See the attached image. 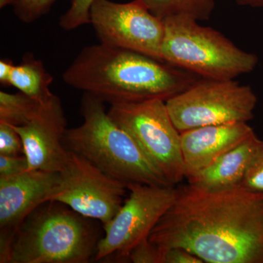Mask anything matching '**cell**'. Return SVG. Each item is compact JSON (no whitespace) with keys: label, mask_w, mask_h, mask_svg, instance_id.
<instances>
[{"label":"cell","mask_w":263,"mask_h":263,"mask_svg":"<svg viewBox=\"0 0 263 263\" xmlns=\"http://www.w3.org/2000/svg\"><path fill=\"white\" fill-rule=\"evenodd\" d=\"M129 197L106 224L97 247L95 261L129 260L133 249L151 232L174 202L177 189L143 183L127 185Z\"/></svg>","instance_id":"cell-8"},{"label":"cell","mask_w":263,"mask_h":263,"mask_svg":"<svg viewBox=\"0 0 263 263\" xmlns=\"http://www.w3.org/2000/svg\"><path fill=\"white\" fill-rule=\"evenodd\" d=\"M257 95L250 86L233 80L199 79L166 101L180 133L214 124L248 122L254 118Z\"/></svg>","instance_id":"cell-7"},{"label":"cell","mask_w":263,"mask_h":263,"mask_svg":"<svg viewBox=\"0 0 263 263\" xmlns=\"http://www.w3.org/2000/svg\"><path fill=\"white\" fill-rule=\"evenodd\" d=\"M240 185L251 191L263 193V139H261Z\"/></svg>","instance_id":"cell-20"},{"label":"cell","mask_w":263,"mask_h":263,"mask_svg":"<svg viewBox=\"0 0 263 263\" xmlns=\"http://www.w3.org/2000/svg\"><path fill=\"white\" fill-rule=\"evenodd\" d=\"M14 65L11 60H1L0 61V82L4 86H9L10 78Z\"/></svg>","instance_id":"cell-25"},{"label":"cell","mask_w":263,"mask_h":263,"mask_svg":"<svg viewBox=\"0 0 263 263\" xmlns=\"http://www.w3.org/2000/svg\"><path fill=\"white\" fill-rule=\"evenodd\" d=\"M148 240L162 249H186L204 262L263 263V193L188 183Z\"/></svg>","instance_id":"cell-1"},{"label":"cell","mask_w":263,"mask_h":263,"mask_svg":"<svg viewBox=\"0 0 263 263\" xmlns=\"http://www.w3.org/2000/svg\"><path fill=\"white\" fill-rule=\"evenodd\" d=\"M52 81L53 77L43 62L32 55H26L20 65L13 67L9 86H14L20 92L43 103L55 95L50 88Z\"/></svg>","instance_id":"cell-15"},{"label":"cell","mask_w":263,"mask_h":263,"mask_svg":"<svg viewBox=\"0 0 263 263\" xmlns=\"http://www.w3.org/2000/svg\"><path fill=\"white\" fill-rule=\"evenodd\" d=\"M91 219L61 202L31 213L15 233L8 263H87L100 238Z\"/></svg>","instance_id":"cell-4"},{"label":"cell","mask_w":263,"mask_h":263,"mask_svg":"<svg viewBox=\"0 0 263 263\" xmlns=\"http://www.w3.org/2000/svg\"><path fill=\"white\" fill-rule=\"evenodd\" d=\"M127 190V185L70 152L58 183L46 202H61L85 217L100 221L103 226L122 207Z\"/></svg>","instance_id":"cell-9"},{"label":"cell","mask_w":263,"mask_h":263,"mask_svg":"<svg viewBox=\"0 0 263 263\" xmlns=\"http://www.w3.org/2000/svg\"><path fill=\"white\" fill-rule=\"evenodd\" d=\"M254 132L247 122H231L203 126L181 133L186 179L206 168Z\"/></svg>","instance_id":"cell-13"},{"label":"cell","mask_w":263,"mask_h":263,"mask_svg":"<svg viewBox=\"0 0 263 263\" xmlns=\"http://www.w3.org/2000/svg\"><path fill=\"white\" fill-rule=\"evenodd\" d=\"M60 173L27 171L0 177V262L8 263L18 228L46 199L58 183Z\"/></svg>","instance_id":"cell-11"},{"label":"cell","mask_w":263,"mask_h":263,"mask_svg":"<svg viewBox=\"0 0 263 263\" xmlns=\"http://www.w3.org/2000/svg\"><path fill=\"white\" fill-rule=\"evenodd\" d=\"M202 259L186 249L174 247L164 249V263H203Z\"/></svg>","instance_id":"cell-24"},{"label":"cell","mask_w":263,"mask_h":263,"mask_svg":"<svg viewBox=\"0 0 263 263\" xmlns=\"http://www.w3.org/2000/svg\"><path fill=\"white\" fill-rule=\"evenodd\" d=\"M13 127L22 138L29 171L60 173L64 168L70 152L64 145L67 121L57 95L43 103L28 123Z\"/></svg>","instance_id":"cell-12"},{"label":"cell","mask_w":263,"mask_h":263,"mask_svg":"<svg viewBox=\"0 0 263 263\" xmlns=\"http://www.w3.org/2000/svg\"><path fill=\"white\" fill-rule=\"evenodd\" d=\"M83 123L67 129L64 145L110 177L124 183L173 186L150 162L136 140L114 122L105 102L84 93L81 100Z\"/></svg>","instance_id":"cell-3"},{"label":"cell","mask_w":263,"mask_h":263,"mask_svg":"<svg viewBox=\"0 0 263 263\" xmlns=\"http://www.w3.org/2000/svg\"><path fill=\"white\" fill-rule=\"evenodd\" d=\"M261 139L255 133L227 151L206 168L188 179V183L209 190L240 185Z\"/></svg>","instance_id":"cell-14"},{"label":"cell","mask_w":263,"mask_h":263,"mask_svg":"<svg viewBox=\"0 0 263 263\" xmlns=\"http://www.w3.org/2000/svg\"><path fill=\"white\" fill-rule=\"evenodd\" d=\"M89 24L103 44L131 50L161 60L164 24L141 0L117 3L95 0Z\"/></svg>","instance_id":"cell-10"},{"label":"cell","mask_w":263,"mask_h":263,"mask_svg":"<svg viewBox=\"0 0 263 263\" xmlns=\"http://www.w3.org/2000/svg\"><path fill=\"white\" fill-rule=\"evenodd\" d=\"M164 249L146 238L133 249L129 260L133 263H164Z\"/></svg>","instance_id":"cell-21"},{"label":"cell","mask_w":263,"mask_h":263,"mask_svg":"<svg viewBox=\"0 0 263 263\" xmlns=\"http://www.w3.org/2000/svg\"><path fill=\"white\" fill-rule=\"evenodd\" d=\"M42 105L43 103L20 91L10 94L1 91L0 122L6 123L13 127L24 125L35 116Z\"/></svg>","instance_id":"cell-17"},{"label":"cell","mask_w":263,"mask_h":263,"mask_svg":"<svg viewBox=\"0 0 263 263\" xmlns=\"http://www.w3.org/2000/svg\"><path fill=\"white\" fill-rule=\"evenodd\" d=\"M95 0H71L69 9L62 15L60 26L70 31L89 24V10Z\"/></svg>","instance_id":"cell-18"},{"label":"cell","mask_w":263,"mask_h":263,"mask_svg":"<svg viewBox=\"0 0 263 263\" xmlns=\"http://www.w3.org/2000/svg\"><path fill=\"white\" fill-rule=\"evenodd\" d=\"M29 171L25 155H0V177H11Z\"/></svg>","instance_id":"cell-23"},{"label":"cell","mask_w":263,"mask_h":263,"mask_svg":"<svg viewBox=\"0 0 263 263\" xmlns=\"http://www.w3.org/2000/svg\"><path fill=\"white\" fill-rule=\"evenodd\" d=\"M108 113L136 140L150 162L171 185L186 179L181 133L171 119L166 101L152 99L110 104Z\"/></svg>","instance_id":"cell-6"},{"label":"cell","mask_w":263,"mask_h":263,"mask_svg":"<svg viewBox=\"0 0 263 263\" xmlns=\"http://www.w3.org/2000/svg\"><path fill=\"white\" fill-rule=\"evenodd\" d=\"M162 61L202 79L233 80L250 73L258 57L240 49L221 32L186 15L163 19Z\"/></svg>","instance_id":"cell-5"},{"label":"cell","mask_w":263,"mask_h":263,"mask_svg":"<svg viewBox=\"0 0 263 263\" xmlns=\"http://www.w3.org/2000/svg\"><path fill=\"white\" fill-rule=\"evenodd\" d=\"M199 79L153 57L101 43L83 48L63 74L66 84L110 104L167 101Z\"/></svg>","instance_id":"cell-2"},{"label":"cell","mask_w":263,"mask_h":263,"mask_svg":"<svg viewBox=\"0 0 263 263\" xmlns=\"http://www.w3.org/2000/svg\"><path fill=\"white\" fill-rule=\"evenodd\" d=\"M57 0H15V14L24 23H32L49 11Z\"/></svg>","instance_id":"cell-19"},{"label":"cell","mask_w":263,"mask_h":263,"mask_svg":"<svg viewBox=\"0 0 263 263\" xmlns=\"http://www.w3.org/2000/svg\"><path fill=\"white\" fill-rule=\"evenodd\" d=\"M237 4L241 6H250L252 8H262L263 0H234Z\"/></svg>","instance_id":"cell-26"},{"label":"cell","mask_w":263,"mask_h":263,"mask_svg":"<svg viewBox=\"0 0 263 263\" xmlns=\"http://www.w3.org/2000/svg\"><path fill=\"white\" fill-rule=\"evenodd\" d=\"M14 3L15 0H0V8H3L9 5H13Z\"/></svg>","instance_id":"cell-27"},{"label":"cell","mask_w":263,"mask_h":263,"mask_svg":"<svg viewBox=\"0 0 263 263\" xmlns=\"http://www.w3.org/2000/svg\"><path fill=\"white\" fill-rule=\"evenodd\" d=\"M0 155H24L22 138L15 128L10 124L0 122Z\"/></svg>","instance_id":"cell-22"},{"label":"cell","mask_w":263,"mask_h":263,"mask_svg":"<svg viewBox=\"0 0 263 263\" xmlns=\"http://www.w3.org/2000/svg\"><path fill=\"white\" fill-rule=\"evenodd\" d=\"M159 18L186 15L197 21H208L215 8V0H141Z\"/></svg>","instance_id":"cell-16"}]
</instances>
